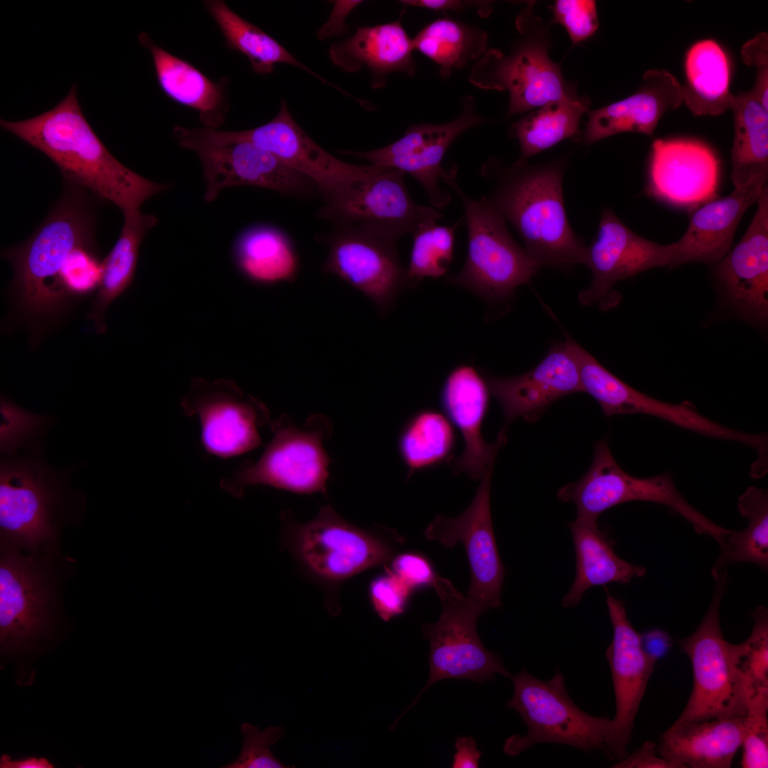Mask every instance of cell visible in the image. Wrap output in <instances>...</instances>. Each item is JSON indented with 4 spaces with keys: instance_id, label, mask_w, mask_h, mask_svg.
<instances>
[{
    "instance_id": "6da1fadb",
    "label": "cell",
    "mask_w": 768,
    "mask_h": 768,
    "mask_svg": "<svg viewBox=\"0 0 768 768\" xmlns=\"http://www.w3.org/2000/svg\"><path fill=\"white\" fill-rule=\"evenodd\" d=\"M0 125L44 154L67 181L114 203L123 215L169 188L141 176L110 153L84 116L75 84L51 110L21 121L1 119Z\"/></svg>"
},
{
    "instance_id": "7a4b0ae2",
    "label": "cell",
    "mask_w": 768,
    "mask_h": 768,
    "mask_svg": "<svg viewBox=\"0 0 768 768\" xmlns=\"http://www.w3.org/2000/svg\"><path fill=\"white\" fill-rule=\"evenodd\" d=\"M567 166L566 157L539 164L517 159L511 165L490 157L481 166L493 186L482 198L513 225L539 267L586 265L587 247L572 229L564 205Z\"/></svg>"
},
{
    "instance_id": "3957f363",
    "label": "cell",
    "mask_w": 768,
    "mask_h": 768,
    "mask_svg": "<svg viewBox=\"0 0 768 768\" xmlns=\"http://www.w3.org/2000/svg\"><path fill=\"white\" fill-rule=\"evenodd\" d=\"M72 469H58L42 456V441L32 443L0 464V551L39 554L61 550L63 531L80 524L83 491L73 485Z\"/></svg>"
},
{
    "instance_id": "277c9868",
    "label": "cell",
    "mask_w": 768,
    "mask_h": 768,
    "mask_svg": "<svg viewBox=\"0 0 768 768\" xmlns=\"http://www.w3.org/2000/svg\"><path fill=\"white\" fill-rule=\"evenodd\" d=\"M65 193L37 230L23 243L1 252L14 268L7 289L13 317L36 338L72 306L60 273L74 249L93 245V218L81 192Z\"/></svg>"
},
{
    "instance_id": "5b68a950",
    "label": "cell",
    "mask_w": 768,
    "mask_h": 768,
    "mask_svg": "<svg viewBox=\"0 0 768 768\" xmlns=\"http://www.w3.org/2000/svg\"><path fill=\"white\" fill-rule=\"evenodd\" d=\"M283 545L299 570L324 593L325 605L340 612L339 590L349 578L387 565L395 555L394 535L359 528L328 504L311 520L299 523L289 511L282 514Z\"/></svg>"
},
{
    "instance_id": "8992f818",
    "label": "cell",
    "mask_w": 768,
    "mask_h": 768,
    "mask_svg": "<svg viewBox=\"0 0 768 768\" xmlns=\"http://www.w3.org/2000/svg\"><path fill=\"white\" fill-rule=\"evenodd\" d=\"M76 560L59 551H0L1 654L31 648L55 635Z\"/></svg>"
},
{
    "instance_id": "52a82bcc",
    "label": "cell",
    "mask_w": 768,
    "mask_h": 768,
    "mask_svg": "<svg viewBox=\"0 0 768 768\" xmlns=\"http://www.w3.org/2000/svg\"><path fill=\"white\" fill-rule=\"evenodd\" d=\"M529 1L517 16L518 38L508 51L488 48L474 63L469 82L484 90L507 91L506 117L532 111L576 91L548 55L549 26L535 14Z\"/></svg>"
},
{
    "instance_id": "ba28073f",
    "label": "cell",
    "mask_w": 768,
    "mask_h": 768,
    "mask_svg": "<svg viewBox=\"0 0 768 768\" xmlns=\"http://www.w3.org/2000/svg\"><path fill=\"white\" fill-rule=\"evenodd\" d=\"M456 165L443 169L442 181L457 194L464 210L468 249L462 270L447 282L487 301L507 299L540 267L511 235L503 218L482 197L470 198L459 185Z\"/></svg>"
},
{
    "instance_id": "9c48e42d",
    "label": "cell",
    "mask_w": 768,
    "mask_h": 768,
    "mask_svg": "<svg viewBox=\"0 0 768 768\" xmlns=\"http://www.w3.org/2000/svg\"><path fill=\"white\" fill-rule=\"evenodd\" d=\"M708 610L697 629L681 640L693 673V686L684 710L673 723L681 725L746 716L752 695L738 666L740 644L727 641L720 624V606L727 582L725 572L715 579Z\"/></svg>"
},
{
    "instance_id": "30bf717a",
    "label": "cell",
    "mask_w": 768,
    "mask_h": 768,
    "mask_svg": "<svg viewBox=\"0 0 768 768\" xmlns=\"http://www.w3.org/2000/svg\"><path fill=\"white\" fill-rule=\"evenodd\" d=\"M272 437L260 458L245 462L221 481L223 489L240 496L245 488L265 485L293 493L326 494L331 459L324 441L332 432L322 415L309 417L303 427L287 415L271 424Z\"/></svg>"
},
{
    "instance_id": "8fae6325",
    "label": "cell",
    "mask_w": 768,
    "mask_h": 768,
    "mask_svg": "<svg viewBox=\"0 0 768 768\" xmlns=\"http://www.w3.org/2000/svg\"><path fill=\"white\" fill-rule=\"evenodd\" d=\"M511 678L513 695L506 706L519 713L528 731L523 736L508 737L503 744L504 754L516 756L543 742L604 752L612 720L607 716L591 715L576 705L567 692L560 672L543 681L522 670Z\"/></svg>"
},
{
    "instance_id": "7c38bea8",
    "label": "cell",
    "mask_w": 768,
    "mask_h": 768,
    "mask_svg": "<svg viewBox=\"0 0 768 768\" xmlns=\"http://www.w3.org/2000/svg\"><path fill=\"white\" fill-rule=\"evenodd\" d=\"M557 496L562 501L573 503L580 518L597 521L609 508L640 501L669 508L687 521L695 532L712 537L718 544L730 532L691 506L676 488L671 474L647 478L627 474L618 464L604 439L594 444L593 461L583 476L561 487Z\"/></svg>"
},
{
    "instance_id": "4fadbf2b",
    "label": "cell",
    "mask_w": 768,
    "mask_h": 768,
    "mask_svg": "<svg viewBox=\"0 0 768 768\" xmlns=\"http://www.w3.org/2000/svg\"><path fill=\"white\" fill-rule=\"evenodd\" d=\"M317 240L328 248L321 266L370 298L381 314L390 311L398 296L413 284L399 259V239L383 230L356 224L334 223Z\"/></svg>"
},
{
    "instance_id": "5bb4252c",
    "label": "cell",
    "mask_w": 768,
    "mask_h": 768,
    "mask_svg": "<svg viewBox=\"0 0 768 768\" xmlns=\"http://www.w3.org/2000/svg\"><path fill=\"white\" fill-rule=\"evenodd\" d=\"M432 587L441 603L442 613L434 623L422 624L430 642V676L417 698L441 680L468 679L483 683L496 674L511 677L501 658L481 643L476 630L481 613L471 605L449 580L436 575Z\"/></svg>"
},
{
    "instance_id": "9a60e30c",
    "label": "cell",
    "mask_w": 768,
    "mask_h": 768,
    "mask_svg": "<svg viewBox=\"0 0 768 768\" xmlns=\"http://www.w3.org/2000/svg\"><path fill=\"white\" fill-rule=\"evenodd\" d=\"M405 175L400 170L373 165L369 173L348 181L326 198L316 217L334 224L378 228L398 238L437 223L442 213L413 201Z\"/></svg>"
},
{
    "instance_id": "2e32d148",
    "label": "cell",
    "mask_w": 768,
    "mask_h": 768,
    "mask_svg": "<svg viewBox=\"0 0 768 768\" xmlns=\"http://www.w3.org/2000/svg\"><path fill=\"white\" fill-rule=\"evenodd\" d=\"M173 133L179 145L194 151L201 161L207 202L214 201L222 189L236 186L261 187L300 198L320 196L309 178L257 144H215L181 126Z\"/></svg>"
},
{
    "instance_id": "e0dca14e",
    "label": "cell",
    "mask_w": 768,
    "mask_h": 768,
    "mask_svg": "<svg viewBox=\"0 0 768 768\" xmlns=\"http://www.w3.org/2000/svg\"><path fill=\"white\" fill-rule=\"evenodd\" d=\"M738 243L710 266L720 317L750 324L762 334L768 329V187Z\"/></svg>"
},
{
    "instance_id": "ac0fdd59",
    "label": "cell",
    "mask_w": 768,
    "mask_h": 768,
    "mask_svg": "<svg viewBox=\"0 0 768 768\" xmlns=\"http://www.w3.org/2000/svg\"><path fill=\"white\" fill-rule=\"evenodd\" d=\"M180 405L186 416L198 418L204 449L223 459L262 445L260 427L270 417L264 402L229 379L193 378Z\"/></svg>"
},
{
    "instance_id": "d6986e66",
    "label": "cell",
    "mask_w": 768,
    "mask_h": 768,
    "mask_svg": "<svg viewBox=\"0 0 768 768\" xmlns=\"http://www.w3.org/2000/svg\"><path fill=\"white\" fill-rule=\"evenodd\" d=\"M494 464L486 471L469 506L459 515L437 514L425 530L427 540L445 548L458 542L464 546L471 570L466 601L481 614L501 607L506 570L494 533L491 512V481Z\"/></svg>"
},
{
    "instance_id": "ffe728a7",
    "label": "cell",
    "mask_w": 768,
    "mask_h": 768,
    "mask_svg": "<svg viewBox=\"0 0 768 768\" xmlns=\"http://www.w3.org/2000/svg\"><path fill=\"white\" fill-rule=\"evenodd\" d=\"M487 121L479 114L474 97L465 95L461 100L459 114L449 122L414 124L401 138L383 147L340 153L411 175L424 188L430 206L437 210L451 201L450 193L440 185L442 163L447 149L462 134Z\"/></svg>"
},
{
    "instance_id": "44dd1931",
    "label": "cell",
    "mask_w": 768,
    "mask_h": 768,
    "mask_svg": "<svg viewBox=\"0 0 768 768\" xmlns=\"http://www.w3.org/2000/svg\"><path fill=\"white\" fill-rule=\"evenodd\" d=\"M676 243L663 245L631 230L612 211L603 208L597 233L587 250L586 265L592 274L590 286L578 295L583 305L597 304L603 310L616 306L621 295L614 290L619 281L644 271L671 267Z\"/></svg>"
},
{
    "instance_id": "7402d4cb",
    "label": "cell",
    "mask_w": 768,
    "mask_h": 768,
    "mask_svg": "<svg viewBox=\"0 0 768 768\" xmlns=\"http://www.w3.org/2000/svg\"><path fill=\"white\" fill-rule=\"evenodd\" d=\"M201 135L218 144L250 142L309 178L324 201L348 181L369 173L373 165H356L334 157L318 145L296 122L282 100L279 110L269 122L242 131L203 127Z\"/></svg>"
},
{
    "instance_id": "603a6c76",
    "label": "cell",
    "mask_w": 768,
    "mask_h": 768,
    "mask_svg": "<svg viewBox=\"0 0 768 768\" xmlns=\"http://www.w3.org/2000/svg\"><path fill=\"white\" fill-rule=\"evenodd\" d=\"M565 342L577 361L582 393L596 400L605 416L643 414L708 437L740 440L739 430L701 415L692 402L670 403L650 397L609 372L567 335Z\"/></svg>"
},
{
    "instance_id": "cb8c5ba5",
    "label": "cell",
    "mask_w": 768,
    "mask_h": 768,
    "mask_svg": "<svg viewBox=\"0 0 768 768\" xmlns=\"http://www.w3.org/2000/svg\"><path fill=\"white\" fill-rule=\"evenodd\" d=\"M613 638L606 650L615 695L616 713L607 740L604 754L620 761L629 754L627 746L641 701L654 665L640 646L639 634L632 626L622 601L604 588Z\"/></svg>"
},
{
    "instance_id": "d4e9b609",
    "label": "cell",
    "mask_w": 768,
    "mask_h": 768,
    "mask_svg": "<svg viewBox=\"0 0 768 768\" xmlns=\"http://www.w3.org/2000/svg\"><path fill=\"white\" fill-rule=\"evenodd\" d=\"M720 163L712 148L693 139L654 141L645 193L673 206L695 208L714 200Z\"/></svg>"
},
{
    "instance_id": "484cf974",
    "label": "cell",
    "mask_w": 768,
    "mask_h": 768,
    "mask_svg": "<svg viewBox=\"0 0 768 768\" xmlns=\"http://www.w3.org/2000/svg\"><path fill=\"white\" fill-rule=\"evenodd\" d=\"M484 375L490 394L502 407L501 430L505 432L517 418L535 422L557 400L582 393L578 366L565 341L553 346L536 366L524 373L511 377Z\"/></svg>"
},
{
    "instance_id": "4316f807",
    "label": "cell",
    "mask_w": 768,
    "mask_h": 768,
    "mask_svg": "<svg viewBox=\"0 0 768 768\" xmlns=\"http://www.w3.org/2000/svg\"><path fill=\"white\" fill-rule=\"evenodd\" d=\"M490 391L483 373L473 366L462 364L446 378L440 393L444 414L460 432L464 442L460 456L449 462L455 473H465L481 480L494 464L497 452L506 442L501 431L494 443L485 441L481 427L487 413Z\"/></svg>"
},
{
    "instance_id": "83f0119b",
    "label": "cell",
    "mask_w": 768,
    "mask_h": 768,
    "mask_svg": "<svg viewBox=\"0 0 768 768\" xmlns=\"http://www.w3.org/2000/svg\"><path fill=\"white\" fill-rule=\"evenodd\" d=\"M767 178L768 174L754 176L730 195L693 209L686 231L676 242L671 268L691 262L712 266L722 260L732 247L737 228L747 210L756 203Z\"/></svg>"
},
{
    "instance_id": "f1b7e54d",
    "label": "cell",
    "mask_w": 768,
    "mask_h": 768,
    "mask_svg": "<svg viewBox=\"0 0 768 768\" xmlns=\"http://www.w3.org/2000/svg\"><path fill=\"white\" fill-rule=\"evenodd\" d=\"M683 103L681 85L663 69H650L631 96L588 112L582 140L591 144L622 132L652 135L663 114Z\"/></svg>"
},
{
    "instance_id": "f546056e",
    "label": "cell",
    "mask_w": 768,
    "mask_h": 768,
    "mask_svg": "<svg viewBox=\"0 0 768 768\" xmlns=\"http://www.w3.org/2000/svg\"><path fill=\"white\" fill-rule=\"evenodd\" d=\"M400 14L395 21L371 26L358 27L349 38L335 43L329 48L334 64L346 73L367 68L374 87L385 83V78L393 73L412 76L416 63L412 38L404 28Z\"/></svg>"
},
{
    "instance_id": "4dcf8cb0",
    "label": "cell",
    "mask_w": 768,
    "mask_h": 768,
    "mask_svg": "<svg viewBox=\"0 0 768 768\" xmlns=\"http://www.w3.org/2000/svg\"><path fill=\"white\" fill-rule=\"evenodd\" d=\"M746 718L673 725L656 750L668 759L692 768H729L742 745Z\"/></svg>"
},
{
    "instance_id": "1f68e13d",
    "label": "cell",
    "mask_w": 768,
    "mask_h": 768,
    "mask_svg": "<svg viewBox=\"0 0 768 768\" xmlns=\"http://www.w3.org/2000/svg\"><path fill=\"white\" fill-rule=\"evenodd\" d=\"M138 41L151 53L162 92L173 101L198 111L205 127H219L228 110L225 79L212 81L190 63L157 46L145 32L139 34Z\"/></svg>"
},
{
    "instance_id": "d6a6232c",
    "label": "cell",
    "mask_w": 768,
    "mask_h": 768,
    "mask_svg": "<svg viewBox=\"0 0 768 768\" xmlns=\"http://www.w3.org/2000/svg\"><path fill=\"white\" fill-rule=\"evenodd\" d=\"M575 553V580L563 597L565 607L577 606L591 587L616 582L627 584L643 577L644 567L619 558L614 542L597 524V521L577 517L568 523Z\"/></svg>"
},
{
    "instance_id": "836d02e7",
    "label": "cell",
    "mask_w": 768,
    "mask_h": 768,
    "mask_svg": "<svg viewBox=\"0 0 768 768\" xmlns=\"http://www.w3.org/2000/svg\"><path fill=\"white\" fill-rule=\"evenodd\" d=\"M683 102L694 115L718 116L730 108V69L727 55L713 40L694 43L685 61Z\"/></svg>"
},
{
    "instance_id": "e575fe53",
    "label": "cell",
    "mask_w": 768,
    "mask_h": 768,
    "mask_svg": "<svg viewBox=\"0 0 768 768\" xmlns=\"http://www.w3.org/2000/svg\"><path fill=\"white\" fill-rule=\"evenodd\" d=\"M234 259L242 274L260 285L293 282L300 268L290 238L267 225L254 226L244 232L235 245Z\"/></svg>"
},
{
    "instance_id": "d590c367",
    "label": "cell",
    "mask_w": 768,
    "mask_h": 768,
    "mask_svg": "<svg viewBox=\"0 0 768 768\" xmlns=\"http://www.w3.org/2000/svg\"><path fill=\"white\" fill-rule=\"evenodd\" d=\"M124 218L119 237L103 261L101 282L87 315L100 334L107 329L105 313L110 304L132 283L142 240L157 223L154 215L143 214L140 210Z\"/></svg>"
},
{
    "instance_id": "8d00e7d4",
    "label": "cell",
    "mask_w": 768,
    "mask_h": 768,
    "mask_svg": "<svg viewBox=\"0 0 768 768\" xmlns=\"http://www.w3.org/2000/svg\"><path fill=\"white\" fill-rule=\"evenodd\" d=\"M590 105L588 97L574 91L520 118L508 133L518 141L521 154L518 160L528 161L560 142L578 135L581 117Z\"/></svg>"
},
{
    "instance_id": "74e56055",
    "label": "cell",
    "mask_w": 768,
    "mask_h": 768,
    "mask_svg": "<svg viewBox=\"0 0 768 768\" xmlns=\"http://www.w3.org/2000/svg\"><path fill=\"white\" fill-rule=\"evenodd\" d=\"M730 109L734 116L731 178L737 188L754 176L768 174V110L750 90L733 95Z\"/></svg>"
},
{
    "instance_id": "f35d334b",
    "label": "cell",
    "mask_w": 768,
    "mask_h": 768,
    "mask_svg": "<svg viewBox=\"0 0 768 768\" xmlns=\"http://www.w3.org/2000/svg\"><path fill=\"white\" fill-rule=\"evenodd\" d=\"M412 41L415 50L432 60L444 79L449 78L453 70L474 63L488 49L485 31L447 16L426 25Z\"/></svg>"
},
{
    "instance_id": "ab89813d",
    "label": "cell",
    "mask_w": 768,
    "mask_h": 768,
    "mask_svg": "<svg viewBox=\"0 0 768 768\" xmlns=\"http://www.w3.org/2000/svg\"><path fill=\"white\" fill-rule=\"evenodd\" d=\"M204 4L221 30L227 48L245 55L255 73L268 74L276 64L286 63L338 89L299 61L272 36L232 11L223 1L208 0Z\"/></svg>"
},
{
    "instance_id": "60d3db41",
    "label": "cell",
    "mask_w": 768,
    "mask_h": 768,
    "mask_svg": "<svg viewBox=\"0 0 768 768\" xmlns=\"http://www.w3.org/2000/svg\"><path fill=\"white\" fill-rule=\"evenodd\" d=\"M737 508L748 524L742 530H730L719 545L720 556L712 569L714 579L726 572L728 565L737 562H751L767 570V490L750 486L738 498Z\"/></svg>"
},
{
    "instance_id": "b9f144b4",
    "label": "cell",
    "mask_w": 768,
    "mask_h": 768,
    "mask_svg": "<svg viewBox=\"0 0 768 768\" xmlns=\"http://www.w3.org/2000/svg\"><path fill=\"white\" fill-rule=\"evenodd\" d=\"M455 432L447 416L434 409L416 412L405 423L398 439L400 457L410 473L449 462Z\"/></svg>"
},
{
    "instance_id": "7bdbcfd3",
    "label": "cell",
    "mask_w": 768,
    "mask_h": 768,
    "mask_svg": "<svg viewBox=\"0 0 768 768\" xmlns=\"http://www.w3.org/2000/svg\"><path fill=\"white\" fill-rule=\"evenodd\" d=\"M452 225H429L413 235L407 276L415 286L426 277L438 278L447 272L453 260L455 230Z\"/></svg>"
},
{
    "instance_id": "ee69618b",
    "label": "cell",
    "mask_w": 768,
    "mask_h": 768,
    "mask_svg": "<svg viewBox=\"0 0 768 768\" xmlns=\"http://www.w3.org/2000/svg\"><path fill=\"white\" fill-rule=\"evenodd\" d=\"M0 449L11 455L28 444L42 440L52 422L49 417L28 412L1 395Z\"/></svg>"
},
{
    "instance_id": "f6af8a7d",
    "label": "cell",
    "mask_w": 768,
    "mask_h": 768,
    "mask_svg": "<svg viewBox=\"0 0 768 768\" xmlns=\"http://www.w3.org/2000/svg\"><path fill=\"white\" fill-rule=\"evenodd\" d=\"M752 631L740 644L738 666L752 698L759 692L768 690L767 609L759 606L752 612Z\"/></svg>"
},
{
    "instance_id": "bcb514c9",
    "label": "cell",
    "mask_w": 768,
    "mask_h": 768,
    "mask_svg": "<svg viewBox=\"0 0 768 768\" xmlns=\"http://www.w3.org/2000/svg\"><path fill=\"white\" fill-rule=\"evenodd\" d=\"M102 264L94 245L78 247L70 254L60 273V284L72 306L98 289Z\"/></svg>"
},
{
    "instance_id": "7dc6e473",
    "label": "cell",
    "mask_w": 768,
    "mask_h": 768,
    "mask_svg": "<svg viewBox=\"0 0 768 768\" xmlns=\"http://www.w3.org/2000/svg\"><path fill=\"white\" fill-rule=\"evenodd\" d=\"M768 690H762L750 700L745 716V732L742 745L743 768L768 767Z\"/></svg>"
},
{
    "instance_id": "c3c4849f",
    "label": "cell",
    "mask_w": 768,
    "mask_h": 768,
    "mask_svg": "<svg viewBox=\"0 0 768 768\" xmlns=\"http://www.w3.org/2000/svg\"><path fill=\"white\" fill-rule=\"evenodd\" d=\"M243 736V745L238 757L227 764L223 768H285L287 766L277 759L270 750L283 737L284 732L280 727H268L260 730L250 723L240 726Z\"/></svg>"
},
{
    "instance_id": "681fc988",
    "label": "cell",
    "mask_w": 768,
    "mask_h": 768,
    "mask_svg": "<svg viewBox=\"0 0 768 768\" xmlns=\"http://www.w3.org/2000/svg\"><path fill=\"white\" fill-rule=\"evenodd\" d=\"M412 592V590L388 567L385 573L372 580L368 586L370 604L378 617L385 622L405 612Z\"/></svg>"
},
{
    "instance_id": "f907efd6",
    "label": "cell",
    "mask_w": 768,
    "mask_h": 768,
    "mask_svg": "<svg viewBox=\"0 0 768 768\" xmlns=\"http://www.w3.org/2000/svg\"><path fill=\"white\" fill-rule=\"evenodd\" d=\"M553 12V21L565 27L573 44L591 37L598 28L594 1L557 0Z\"/></svg>"
},
{
    "instance_id": "816d5d0a",
    "label": "cell",
    "mask_w": 768,
    "mask_h": 768,
    "mask_svg": "<svg viewBox=\"0 0 768 768\" xmlns=\"http://www.w3.org/2000/svg\"><path fill=\"white\" fill-rule=\"evenodd\" d=\"M742 60L755 70V80L750 90L763 107L768 110V34L762 31L747 41L741 48Z\"/></svg>"
},
{
    "instance_id": "f5cc1de1",
    "label": "cell",
    "mask_w": 768,
    "mask_h": 768,
    "mask_svg": "<svg viewBox=\"0 0 768 768\" xmlns=\"http://www.w3.org/2000/svg\"><path fill=\"white\" fill-rule=\"evenodd\" d=\"M388 569L412 591L424 586H432L436 573L429 561L414 553L395 555Z\"/></svg>"
},
{
    "instance_id": "db71d44e",
    "label": "cell",
    "mask_w": 768,
    "mask_h": 768,
    "mask_svg": "<svg viewBox=\"0 0 768 768\" xmlns=\"http://www.w3.org/2000/svg\"><path fill=\"white\" fill-rule=\"evenodd\" d=\"M656 744L646 741L641 746L614 764V768H687L685 765L657 755Z\"/></svg>"
},
{
    "instance_id": "11a10c76",
    "label": "cell",
    "mask_w": 768,
    "mask_h": 768,
    "mask_svg": "<svg viewBox=\"0 0 768 768\" xmlns=\"http://www.w3.org/2000/svg\"><path fill=\"white\" fill-rule=\"evenodd\" d=\"M407 6H413L434 11H462L469 9H475L482 17L488 16L491 10V1L474 0H403L400 1Z\"/></svg>"
},
{
    "instance_id": "9f6ffc18",
    "label": "cell",
    "mask_w": 768,
    "mask_h": 768,
    "mask_svg": "<svg viewBox=\"0 0 768 768\" xmlns=\"http://www.w3.org/2000/svg\"><path fill=\"white\" fill-rule=\"evenodd\" d=\"M639 639L642 651L654 664L663 658L671 646V638L661 629H653L639 634Z\"/></svg>"
},
{
    "instance_id": "6f0895ef",
    "label": "cell",
    "mask_w": 768,
    "mask_h": 768,
    "mask_svg": "<svg viewBox=\"0 0 768 768\" xmlns=\"http://www.w3.org/2000/svg\"><path fill=\"white\" fill-rule=\"evenodd\" d=\"M456 752L452 763V768H476L481 752L471 737H458L455 742Z\"/></svg>"
},
{
    "instance_id": "680465c9",
    "label": "cell",
    "mask_w": 768,
    "mask_h": 768,
    "mask_svg": "<svg viewBox=\"0 0 768 768\" xmlns=\"http://www.w3.org/2000/svg\"><path fill=\"white\" fill-rule=\"evenodd\" d=\"M54 766L46 758L27 757L21 759H11L7 754L0 758L1 768H53Z\"/></svg>"
}]
</instances>
